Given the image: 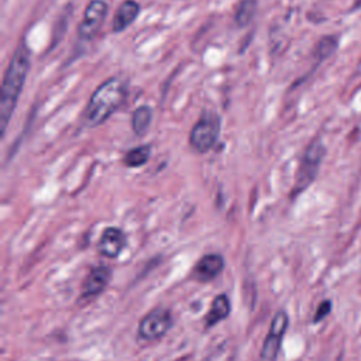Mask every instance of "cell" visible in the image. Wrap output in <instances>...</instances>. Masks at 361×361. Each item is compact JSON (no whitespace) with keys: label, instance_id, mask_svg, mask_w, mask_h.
I'll return each instance as SVG.
<instances>
[{"label":"cell","instance_id":"14","mask_svg":"<svg viewBox=\"0 0 361 361\" xmlns=\"http://www.w3.org/2000/svg\"><path fill=\"white\" fill-rule=\"evenodd\" d=\"M149 157H151V147L148 144L138 145L126 152V155L123 157V164L127 168H140L148 162Z\"/></svg>","mask_w":361,"mask_h":361},{"label":"cell","instance_id":"2","mask_svg":"<svg viewBox=\"0 0 361 361\" xmlns=\"http://www.w3.org/2000/svg\"><path fill=\"white\" fill-rule=\"evenodd\" d=\"M128 82L123 75H116L102 82L92 93L83 113L82 124L94 128L103 124L124 102Z\"/></svg>","mask_w":361,"mask_h":361},{"label":"cell","instance_id":"8","mask_svg":"<svg viewBox=\"0 0 361 361\" xmlns=\"http://www.w3.org/2000/svg\"><path fill=\"white\" fill-rule=\"evenodd\" d=\"M224 268V258L217 252L203 255L192 269V278L197 282H209L220 275Z\"/></svg>","mask_w":361,"mask_h":361},{"label":"cell","instance_id":"9","mask_svg":"<svg viewBox=\"0 0 361 361\" xmlns=\"http://www.w3.org/2000/svg\"><path fill=\"white\" fill-rule=\"evenodd\" d=\"M126 234L118 227H106L99 238L97 250L106 258H116L126 247Z\"/></svg>","mask_w":361,"mask_h":361},{"label":"cell","instance_id":"13","mask_svg":"<svg viewBox=\"0 0 361 361\" xmlns=\"http://www.w3.org/2000/svg\"><path fill=\"white\" fill-rule=\"evenodd\" d=\"M152 109L147 104L137 107L131 114V128L135 135L142 137L147 134L152 121Z\"/></svg>","mask_w":361,"mask_h":361},{"label":"cell","instance_id":"11","mask_svg":"<svg viewBox=\"0 0 361 361\" xmlns=\"http://www.w3.org/2000/svg\"><path fill=\"white\" fill-rule=\"evenodd\" d=\"M138 14H140V4H138V1H135V0H124L118 6V8H117V11H116V14L113 17V23H111L113 32L124 31L127 27H130L135 21Z\"/></svg>","mask_w":361,"mask_h":361},{"label":"cell","instance_id":"3","mask_svg":"<svg viewBox=\"0 0 361 361\" xmlns=\"http://www.w3.org/2000/svg\"><path fill=\"white\" fill-rule=\"evenodd\" d=\"M221 121L217 113L212 110H204L199 116L197 121L193 124L189 133L190 147L199 152L204 154L213 148L220 135Z\"/></svg>","mask_w":361,"mask_h":361},{"label":"cell","instance_id":"12","mask_svg":"<svg viewBox=\"0 0 361 361\" xmlns=\"http://www.w3.org/2000/svg\"><path fill=\"white\" fill-rule=\"evenodd\" d=\"M231 312V303H230V299L226 293H220L217 295L213 302H212V306L204 317V326L209 329V327H213L216 326L217 323H220L221 320H224Z\"/></svg>","mask_w":361,"mask_h":361},{"label":"cell","instance_id":"17","mask_svg":"<svg viewBox=\"0 0 361 361\" xmlns=\"http://www.w3.org/2000/svg\"><path fill=\"white\" fill-rule=\"evenodd\" d=\"M330 312H331V302H330V300H324V302H322V303L319 305V307H317L316 313H314L313 322L316 323V322L323 320V319H324Z\"/></svg>","mask_w":361,"mask_h":361},{"label":"cell","instance_id":"6","mask_svg":"<svg viewBox=\"0 0 361 361\" xmlns=\"http://www.w3.org/2000/svg\"><path fill=\"white\" fill-rule=\"evenodd\" d=\"M289 317L285 310H279L275 313L268 334L262 343V348L259 353V361H276L281 344L283 340V334L288 329Z\"/></svg>","mask_w":361,"mask_h":361},{"label":"cell","instance_id":"10","mask_svg":"<svg viewBox=\"0 0 361 361\" xmlns=\"http://www.w3.org/2000/svg\"><path fill=\"white\" fill-rule=\"evenodd\" d=\"M111 279V269L106 265H99L90 269L82 283V298H94L100 295Z\"/></svg>","mask_w":361,"mask_h":361},{"label":"cell","instance_id":"5","mask_svg":"<svg viewBox=\"0 0 361 361\" xmlns=\"http://www.w3.org/2000/svg\"><path fill=\"white\" fill-rule=\"evenodd\" d=\"M173 324L172 312L168 307H155L140 320L138 336L142 340L154 341L164 337Z\"/></svg>","mask_w":361,"mask_h":361},{"label":"cell","instance_id":"1","mask_svg":"<svg viewBox=\"0 0 361 361\" xmlns=\"http://www.w3.org/2000/svg\"><path fill=\"white\" fill-rule=\"evenodd\" d=\"M31 65V51L25 41H21L16 48L8 66L4 72L0 92V130L4 134L11 114L16 109L20 93L24 87Z\"/></svg>","mask_w":361,"mask_h":361},{"label":"cell","instance_id":"7","mask_svg":"<svg viewBox=\"0 0 361 361\" xmlns=\"http://www.w3.org/2000/svg\"><path fill=\"white\" fill-rule=\"evenodd\" d=\"M107 16V4L104 0H90L85 8L83 18L78 25V35L80 39H92L100 30Z\"/></svg>","mask_w":361,"mask_h":361},{"label":"cell","instance_id":"4","mask_svg":"<svg viewBox=\"0 0 361 361\" xmlns=\"http://www.w3.org/2000/svg\"><path fill=\"white\" fill-rule=\"evenodd\" d=\"M324 145L320 140H314L306 147L296 172L290 196L299 195L316 179L320 169V164L324 158Z\"/></svg>","mask_w":361,"mask_h":361},{"label":"cell","instance_id":"16","mask_svg":"<svg viewBox=\"0 0 361 361\" xmlns=\"http://www.w3.org/2000/svg\"><path fill=\"white\" fill-rule=\"evenodd\" d=\"M336 47H337L336 37H323L314 48V55L317 56V61L320 62L327 56H330L334 52Z\"/></svg>","mask_w":361,"mask_h":361},{"label":"cell","instance_id":"15","mask_svg":"<svg viewBox=\"0 0 361 361\" xmlns=\"http://www.w3.org/2000/svg\"><path fill=\"white\" fill-rule=\"evenodd\" d=\"M257 7H258V0H241L234 13V23L240 28L247 27L252 21L257 13Z\"/></svg>","mask_w":361,"mask_h":361}]
</instances>
